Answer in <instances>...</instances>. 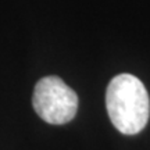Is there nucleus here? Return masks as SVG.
Masks as SVG:
<instances>
[{
	"label": "nucleus",
	"instance_id": "2",
	"mask_svg": "<svg viewBox=\"0 0 150 150\" xmlns=\"http://www.w3.org/2000/svg\"><path fill=\"white\" fill-rule=\"evenodd\" d=\"M32 104L43 121L52 125H63L74 120L78 110V96L61 78L50 75L38 81Z\"/></svg>",
	"mask_w": 150,
	"mask_h": 150
},
{
	"label": "nucleus",
	"instance_id": "1",
	"mask_svg": "<svg viewBox=\"0 0 150 150\" xmlns=\"http://www.w3.org/2000/svg\"><path fill=\"white\" fill-rule=\"evenodd\" d=\"M106 107L112 125L121 134L136 135L149 121V93L135 75L120 74L107 86Z\"/></svg>",
	"mask_w": 150,
	"mask_h": 150
}]
</instances>
